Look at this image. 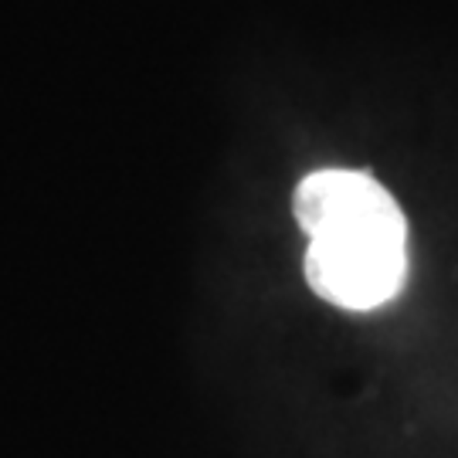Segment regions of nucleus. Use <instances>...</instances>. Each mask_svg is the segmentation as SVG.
<instances>
[{"label": "nucleus", "mask_w": 458, "mask_h": 458, "mask_svg": "<svg viewBox=\"0 0 458 458\" xmlns=\"http://www.w3.org/2000/svg\"><path fill=\"white\" fill-rule=\"evenodd\" d=\"M295 217L310 234L306 278L344 310H377L408 276V228L394 197L357 170H319L295 191Z\"/></svg>", "instance_id": "obj_1"}]
</instances>
